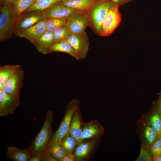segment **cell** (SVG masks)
Listing matches in <instances>:
<instances>
[{
  "label": "cell",
  "mask_w": 161,
  "mask_h": 161,
  "mask_svg": "<svg viewBox=\"0 0 161 161\" xmlns=\"http://www.w3.org/2000/svg\"><path fill=\"white\" fill-rule=\"evenodd\" d=\"M77 10L67 7L62 3L61 1L57 2L48 9L43 11L44 18H66Z\"/></svg>",
  "instance_id": "obj_13"
},
{
  "label": "cell",
  "mask_w": 161,
  "mask_h": 161,
  "mask_svg": "<svg viewBox=\"0 0 161 161\" xmlns=\"http://www.w3.org/2000/svg\"><path fill=\"white\" fill-rule=\"evenodd\" d=\"M61 141L67 154H73L75 148L78 142L71 135L69 131L62 139Z\"/></svg>",
  "instance_id": "obj_25"
},
{
  "label": "cell",
  "mask_w": 161,
  "mask_h": 161,
  "mask_svg": "<svg viewBox=\"0 0 161 161\" xmlns=\"http://www.w3.org/2000/svg\"><path fill=\"white\" fill-rule=\"evenodd\" d=\"M119 7L116 5L108 12L102 24L100 35V36L109 35L119 26L121 20Z\"/></svg>",
  "instance_id": "obj_8"
},
{
  "label": "cell",
  "mask_w": 161,
  "mask_h": 161,
  "mask_svg": "<svg viewBox=\"0 0 161 161\" xmlns=\"http://www.w3.org/2000/svg\"><path fill=\"white\" fill-rule=\"evenodd\" d=\"M55 52H61L67 53L78 60L76 54L70 44L66 41L59 42H55L50 47L48 54Z\"/></svg>",
  "instance_id": "obj_23"
},
{
  "label": "cell",
  "mask_w": 161,
  "mask_h": 161,
  "mask_svg": "<svg viewBox=\"0 0 161 161\" xmlns=\"http://www.w3.org/2000/svg\"><path fill=\"white\" fill-rule=\"evenodd\" d=\"M100 139L82 140L78 143L73 154L75 161H87L92 157L97 150Z\"/></svg>",
  "instance_id": "obj_5"
},
{
  "label": "cell",
  "mask_w": 161,
  "mask_h": 161,
  "mask_svg": "<svg viewBox=\"0 0 161 161\" xmlns=\"http://www.w3.org/2000/svg\"><path fill=\"white\" fill-rule=\"evenodd\" d=\"M19 97L10 95L0 89V116L13 114L20 106Z\"/></svg>",
  "instance_id": "obj_10"
},
{
  "label": "cell",
  "mask_w": 161,
  "mask_h": 161,
  "mask_svg": "<svg viewBox=\"0 0 161 161\" xmlns=\"http://www.w3.org/2000/svg\"><path fill=\"white\" fill-rule=\"evenodd\" d=\"M66 24V18L46 19V31L53 33L59 28Z\"/></svg>",
  "instance_id": "obj_27"
},
{
  "label": "cell",
  "mask_w": 161,
  "mask_h": 161,
  "mask_svg": "<svg viewBox=\"0 0 161 161\" xmlns=\"http://www.w3.org/2000/svg\"><path fill=\"white\" fill-rule=\"evenodd\" d=\"M55 43L53 33L45 31L33 44L37 50L41 54H48L50 47Z\"/></svg>",
  "instance_id": "obj_17"
},
{
  "label": "cell",
  "mask_w": 161,
  "mask_h": 161,
  "mask_svg": "<svg viewBox=\"0 0 161 161\" xmlns=\"http://www.w3.org/2000/svg\"><path fill=\"white\" fill-rule=\"evenodd\" d=\"M24 76V72L20 67L1 89L10 95L19 97Z\"/></svg>",
  "instance_id": "obj_11"
},
{
  "label": "cell",
  "mask_w": 161,
  "mask_h": 161,
  "mask_svg": "<svg viewBox=\"0 0 161 161\" xmlns=\"http://www.w3.org/2000/svg\"><path fill=\"white\" fill-rule=\"evenodd\" d=\"M11 5H3L0 8V41L10 39L14 33L16 20Z\"/></svg>",
  "instance_id": "obj_3"
},
{
  "label": "cell",
  "mask_w": 161,
  "mask_h": 161,
  "mask_svg": "<svg viewBox=\"0 0 161 161\" xmlns=\"http://www.w3.org/2000/svg\"><path fill=\"white\" fill-rule=\"evenodd\" d=\"M153 161H161V153L153 156Z\"/></svg>",
  "instance_id": "obj_37"
},
{
  "label": "cell",
  "mask_w": 161,
  "mask_h": 161,
  "mask_svg": "<svg viewBox=\"0 0 161 161\" xmlns=\"http://www.w3.org/2000/svg\"><path fill=\"white\" fill-rule=\"evenodd\" d=\"M32 155L29 148L21 149L12 145L8 147L6 154L7 157L14 161H30Z\"/></svg>",
  "instance_id": "obj_18"
},
{
  "label": "cell",
  "mask_w": 161,
  "mask_h": 161,
  "mask_svg": "<svg viewBox=\"0 0 161 161\" xmlns=\"http://www.w3.org/2000/svg\"><path fill=\"white\" fill-rule=\"evenodd\" d=\"M44 18L43 11H24L16 19L14 34L30 27Z\"/></svg>",
  "instance_id": "obj_7"
},
{
  "label": "cell",
  "mask_w": 161,
  "mask_h": 161,
  "mask_svg": "<svg viewBox=\"0 0 161 161\" xmlns=\"http://www.w3.org/2000/svg\"><path fill=\"white\" fill-rule=\"evenodd\" d=\"M95 0H62L61 2L65 6L79 11L86 12Z\"/></svg>",
  "instance_id": "obj_19"
},
{
  "label": "cell",
  "mask_w": 161,
  "mask_h": 161,
  "mask_svg": "<svg viewBox=\"0 0 161 161\" xmlns=\"http://www.w3.org/2000/svg\"><path fill=\"white\" fill-rule=\"evenodd\" d=\"M71 34L66 25L60 27L53 32L55 42L66 41Z\"/></svg>",
  "instance_id": "obj_28"
},
{
  "label": "cell",
  "mask_w": 161,
  "mask_h": 161,
  "mask_svg": "<svg viewBox=\"0 0 161 161\" xmlns=\"http://www.w3.org/2000/svg\"><path fill=\"white\" fill-rule=\"evenodd\" d=\"M34 3V0H14L11 6L17 18Z\"/></svg>",
  "instance_id": "obj_24"
},
{
  "label": "cell",
  "mask_w": 161,
  "mask_h": 161,
  "mask_svg": "<svg viewBox=\"0 0 161 161\" xmlns=\"http://www.w3.org/2000/svg\"><path fill=\"white\" fill-rule=\"evenodd\" d=\"M150 112L143 119L152 126L159 135L161 134V110L153 108Z\"/></svg>",
  "instance_id": "obj_20"
},
{
  "label": "cell",
  "mask_w": 161,
  "mask_h": 161,
  "mask_svg": "<svg viewBox=\"0 0 161 161\" xmlns=\"http://www.w3.org/2000/svg\"><path fill=\"white\" fill-rule=\"evenodd\" d=\"M84 122L79 106L75 110L72 116L69 129L71 135L78 143L82 141V129Z\"/></svg>",
  "instance_id": "obj_15"
},
{
  "label": "cell",
  "mask_w": 161,
  "mask_h": 161,
  "mask_svg": "<svg viewBox=\"0 0 161 161\" xmlns=\"http://www.w3.org/2000/svg\"><path fill=\"white\" fill-rule=\"evenodd\" d=\"M104 133V128L97 119H94L88 122H84L82 129V141L100 139Z\"/></svg>",
  "instance_id": "obj_12"
},
{
  "label": "cell",
  "mask_w": 161,
  "mask_h": 161,
  "mask_svg": "<svg viewBox=\"0 0 161 161\" xmlns=\"http://www.w3.org/2000/svg\"><path fill=\"white\" fill-rule=\"evenodd\" d=\"M141 121V124L140 138H142L141 144L145 146H151L156 140L157 134L154 128L144 119Z\"/></svg>",
  "instance_id": "obj_16"
},
{
  "label": "cell",
  "mask_w": 161,
  "mask_h": 161,
  "mask_svg": "<svg viewBox=\"0 0 161 161\" xmlns=\"http://www.w3.org/2000/svg\"><path fill=\"white\" fill-rule=\"evenodd\" d=\"M151 146H145L141 145L140 153L136 161H152L153 156L151 153Z\"/></svg>",
  "instance_id": "obj_29"
},
{
  "label": "cell",
  "mask_w": 161,
  "mask_h": 161,
  "mask_svg": "<svg viewBox=\"0 0 161 161\" xmlns=\"http://www.w3.org/2000/svg\"><path fill=\"white\" fill-rule=\"evenodd\" d=\"M66 41L74 49L78 60L85 58L89 49V42L85 31L78 34H72Z\"/></svg>",
  "instance_id": "obj_6"
},
{
  "label": "cell",
  "mask_w": 161,
  "mask_h": 161,
  "mask_svg": "<svg viewBox=\"0 0 161 161\" xmlns=\"http://www.w3.org/2000/svg\"><path fill=\"white\" fill-rule=\"evenodd\" d=\"M38 0H34V3L36 1Z\"/></svg>",
  "instance_id": "obj_38"
},
{
  "label": "cell",
  "mask_w": 161,
  "mask_h": 161,
  "mask_svg": "<svg viewBox=\"0 0 161 161\" xmlns=\"http://www.w3.org/2000/svg\"><path fill=\"white\" fill-rule=\"evenodd\" d=\"M54 112L49 111L46 113L43 126L37 136L28 148L33 155L42 152L50 140L52 133V124Z\"/></svg>",
  "instance_id": "obj_2"
},
{
  "label": "cell",
  "mask_w": 161,
  "mask_h": 161,
  "mask_svg": "<svg viewBox=\"0 0 161 161\" xmlns=\"http://www.w3.org/2000/svg\"><path fill=\"white\" fill-rule=\"evenodd\" d=\"M152 156L161 153V134L157 137L150 147Z\"/></svg>",
  "instance_id": "obj_30"
},
{
  "label": "cell",
  "mask_w": 161,
  "mask_h": 161,
  "mask_svg": "<svg viewBox=\"0 0 161 161\" xmlns=\"http://www.w3.org/2000/svg\"><path fill=\"white\" fill-rule=\"evenodd\" d=\"M66 25L72 34H76L85 31L89 25L86 12L77 11L66 18Z\"/></svg>",
  "instance_id": "obj_9"
},
{
  "label": "cell",
  "mask_w": 161,
  "mask_h": 161,
  "mask_svg": "<svg viewBox=\"0 0 161 161\" xmlns=\"http://www.w3.org/2000/svg\"><path fill=\"white\" fill-rule=\"evenodd\" d=\"M42 152L37 153L33 155L30 161H41Z\"/></svg>",
  "instance_id": "obj_34"
},
{
  "label": "cell",
  "mask_w": 161,
  "mask_h": 161,
  "mask_svg": "<svg viewBox=\"0 0 161 161\" xmlns=\"http://www.w3.org/2000/svg\"><path fill=\"white\" fill-rule=\"evenodd\" d=\"M62 0H38L34 2L25 11L32 10L44 11L50 7L54 4Z\"/></svg>",
  "instance_id": "obj_26"
},
{
  "label": "cell",
  "mask_w": 161,
  "mask_h": 161,
  "mask_svg": "<svg viewBox=\"0 0 161 161\" xmlns=\"http://www.w3.org/2000/svg\"><path fill=\"white\" fill-rule=\"evenodd\" d=\"M80 103V100L75 99L72 100L66 106L64 117L48 144L61 141L69 131L72 116L75 110L79 106Z\"/></svg>",
  "instance_id": "obj_4"
},
{
  "label": "cell",
  "mask_w": 161,
  "mask_h": 161,
  "mask_svg": "<svg viewBox=\"0 0 161 161\" xmlns=\"http://www.w3.org/2000/svg\"><path fill=\"white\" fill-rule=\"evenodd\" d=\"M45 150L49 152L57 161H61L64 157L67 154L61 141L48 144Z\"/></svg>",
  "instance_id": "obj_22"
},
{
  "label": "cell",
  "mask_w": 161,
  "mask_h": 161,
  "mask_svg": "<svg viewBox=\"0 0 161 161\" xmlns=\"http://www.w3.org/2000/svg\"><path fill=\"white\" fill-rule=\"evenodd\" d=\"M61 161H75L73 154H66L63 158Z\"/></svg>",
  "instance_id": "obj_35"
},
{
  "label": "cell",
  "mask_w": 161,
  "mask_h": 161,
  "mask_svg": "<svg viewBox=\"0 0 161 161\" xmlns=\"http://www.w3.org/2000/svg\"><path fill=\"white\" fill-rule=\"evenodd\" d=\"M116 4L111 0H95L86 11L89 25L100 35L103 22L110 10Z\"/></svg>",
  "instance_id": "obj_1"
},
{
  "label": "cell",
  "mask_w": 161,
  "mask_h": 161,
  "mask_svg": "<svg viewBox=\"0 0 161 161\" xmlns=\"http://www.w3.org/2000/svg\"><path fill=\"white\" fill-rule=\"evenodd\" d=\"M116 5L120 7L131 2L133 0H111Z\"/></svg>",
  "instance_id": "obj_33"
},
{
  "label": "cell",
  "mask_w": 161,
  "mask_h": 161,
  "mask_svg": "<svg viewBox=\"0 0 161 161\" xmlns=\"http://www.w3.org/2000/svg\"><path fill=\"white\" fill-rule=\"evenodd\" d=\"M158 99L153 102V108L161 110V91L157 93Z\"/></svg>",
  "instance_id": "obj_32"
},
{
  "label": "cell",
  "mask_w": 161,
  "mask_h": 161,
  "mask_svg": "<svg viewBox=\"0 0 161 161\" xmlns=\"http://www.w3.org/2000/svg\"><path fill=\"white\" fill-rule=\"evenodd\" d=\"M14 0H0L1 3L2 5H11Z\"/></svg>",
  "instance_id": "obj_36"
},
{
  "label": "cell",
  "mask_w": 161,
  "mask_h": 161,
  "mask_svg": "<svg viewBox=\"0 0 161 161\" xmlns=\"http://www.w3.org/2000/svg\"><path fill=\"white\" fill-rule=\"evenodd\" d=\"M20 67L19 64H7L0 66V89Z\"/></svg>",
  "instance_id": "obj_21"
},
{
  "label": "cell",
  "mask_w": 161,
  "mask_h": 161,
  "mask_svg": "<svg viewBox=\"0 0 161 161\" xmlns=\"http://www.w3.org/2000/svg\"><path fill=\"white\" fill-rule=\"evenodd\" d=\"M46 18L30 27L15 34L27 39L33 44L35 40L46 31Z\"/></svg>",
  "instance_id": "obj_14"
},
{
  "label": "cell",
  "mask_w": 161,
  "mask_h": 161,
  "mask_svg": "<svg viewBox=\"0 0 161 161\" xmlns=\"http://www.w3.org/2000/svg\"><path fill=\"white\" fill-rule=\"evenodd\" d=\"M41 161H57L52 157L50 153L45 150L42 152Z\"/></svg>",
  "instance_id": "obj_31"
}]
</instances>
